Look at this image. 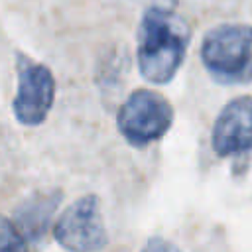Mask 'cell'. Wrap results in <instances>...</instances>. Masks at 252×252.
Masks as SVG:
<instances>
[{
  "instance_id": "5",
  "label": "cell",
  "mask_w": 252,
  "mask_h": 252,
  "mask_svg": "<svg viewBox=\"0 0 252 252\" xmlns=\"http://www.w3.org/2000/svg\"><path fill=\"white\" fill-rule=\"evenodd\" d=\"M18 89L12 102L14 116L26 126L41 124L55 100V79L49 67L16 53Z\"/></svg>"
},
{
  "instance_id": "6",
  "label": "cell",
  "mask_w": 252,
  "mask_h": 252,
  "mask_svg": "<svg viewBox=\"0 0 252 252\" xmlns=\"http://www.w3.org/2000/svg\"><path fill=\"white\" fill-rule=\"evenodd\" d=\"M213 150L220 158L252 156V96L228 100L213 124Z\"/></svg>"
},
{
  "instance_id": "2",
  "label": "cell",
  "mask_w": 252,
  "mask_h": 252,
  "mask_svg": "<svg viewBox=\"0 0 252 252\" xmlns=\"http://www.w3.org/2000/svg\"><path fill=\"white\" fill-rule=\"evenodd\" d=\"M201 61L220 85H244L252 81V26L220 24L209 30L201 41Z\"/></svg>"
},
{
  "instance_id": "8",
  "label": "cell",
  "mask_w": 252,
  "mask_h": 252,
  "mask_svg": "<svg viewBox=\"0 0 252 252\" xmlns=\"http://www.w3.org/2000/svg\"><path fill=\"white\" fill-rule=\"evenodd\" d=\"M2 252H30L26 236L20 232L12 219L2 220Z\"/></svg>"
},
{
  "instance_id": "4",
  "label": "cell",
  "mask_w": 252,
  "mask_h": 252,
  "mask_svg": "<svg viewBox=\"0 0 252 252\" xmlns=\"http://www.w3.org/2000/svg\"><path fill=\"white\" fill-rule=\"evenodd\" d=\"M57 244L69 252H98L106 246L108 234L104 228L100 203L96 195H85L73 201L53 226Z\"/></svg>"
},
{
  "instance_id": "9",
  "label": "cell",
  "mask_w": 252,
  "mask_h": 252,
  "mask_svg": "<svg viewBox=\"0 0 252 252\" xmlns=\"http://www.w3.org/2000/svg\"><path fill=\"white\" fill-rule=\"evenodd\" d=\"M140 252H181V250L177 248V244L169 242L167 238L152 236V238H148V242L144 244V248Z\"/></svg>"
},
{
  "instance_id": "7",
  "label": "cell",
  "mask_w": 252,
  "mask_h": 252,
  "mask_svg": "<svg viewBox=\"0 0 252 252\" xmlns=\"http://www.w3.org/2000/svg\"><path fill=\"white\" fill-rule=\"evenodd\" d=\"M61 201V191H43L26 199L14 211V224L26 238L37 240L49 226L51 215Z\"/></svg>"
},
{
  "instance_id": "3",
  "label": "cell",
  "mask_w": 252,
  "mask_h": 252,
  "mask_svg": "<svg viewBox=\"0 0 252 252\" xmlns=\"http://www.w3.org/2000/svg\"><path fill=\"white\" fill-rule=\"evenodd\" d=\"M173 108L169 100L152 89H136L128 94L116 114V126L134 148H146L163 138L171 128Z\"/></svg>"
},
{
  "instance_id": "1",
  "label": "cell",
  "mask_w": 252,
  "mask_h": 252,
  "mask_svg": "<svg viewBox=\"0 0 252 252\" xmlns=\"http://www.w3.org/2000/svg\"><path fill=\"white\" fill-rule=\"evenodd\" d=\"M191 32L181 16L161 4L150 6L138 28V69L154 85L169 83L179 71Z\"/></svg>"
}]
</instances>
